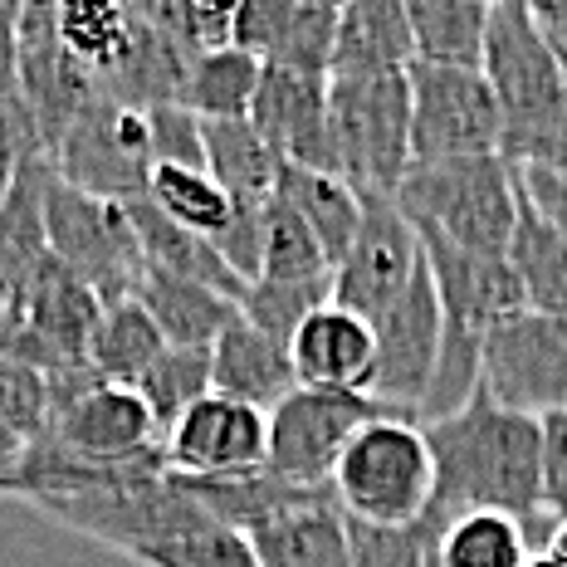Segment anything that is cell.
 <instances>
[{"label":"cell","mask_w":567,"mask_h":567,"mask_svg":"<svg viewBox=\"0 0 567 567\" xmlns=\"http://www.w3.org/2000/svg\"><path fill=\"white\" fill-rule=\"evenodd\" d=\"M435 465L431 514H509L534 524L543 514V421L494 406L484 392L455 416L425 421Z\"/></svg>","instance_id":"obj_1"},{"label":"cell","mask_w":567,"mask_h":567,"mask_svg":"<svg viewBox=\"0 0 567 567\" xmlns=\"http://www.w3.org/2000/svg\"><path fill=\"white\" fill-rule=\"evenodd\" d=\"M480 74L499 103V157L509 167L567 172V84L528 0L489 6Z\"/></svg>","instance_id":"obj_2"},{"label":"cell","mask_w":567,"mask_h":567,"mask_svg":"<svg viewBox=\"0 0 567 567\" xmlns=\"http://www.w3.org/2000/svg\"><path fill=\"white\" fill-rule=\"evenodd\" d=\"M396 206L416 230L441 235L455 250L504 259L514 240L518 182L499 152L494 157L431 162V167L406 172V182L396 186Z\"/></svg>","instance_id":"obj_3"},{"label":"cell","mask_w":567,"mask_h":567,"mask_svg":"<svg viewBox=\"0 0 567 567\" xmlns=\"http://www.w3.org/2000/svg\"><path fill=\"white\" fill-rule=\"evenodd\" d=\"M435 494V465L425 445V425L411 416L368 421L348 441L338 470H333V499L342 518L372 528H406L431 514Z\"/></svg>","instance_id":"obj_4"},{"label":"cell","mask_w":567,"mask_h":567,"mask_svg":"<svg viewBox=\"0 0 567 567\" xmlns=\"http://www.w3.org/2000/svg\"><path fill=\"white\" fill-rule=\"evenodd\" d=\"M328 142H333V176H342L352 192L396 196L411 172L406 74L328 79Z\"/></svg>","instance_id":"obj_5"},{"label":"cell","mask_w":567,"mask_h":567,"mask_svg":"<svg viewBox=\"0 0 567 567\" xmlns=\"http://www.w3.org/2000/svg\"><path fill=\"white\" fill-rule=\"evenodd\" d=\"M44 230H50V255L69 275H79L93 293L109 303H123L142 284V250L127 206L103 196H89L79 186L59 182L50 167V186H44Z\"/></svg>","instance_id":"obj_6"},{"label":"cell","mask_w":567,"mask_h":567,"mask_svg":"<svg viewBox=\"0 0 567 567\" xmlns=\"http://www.w3.org/2000/svg\"><path fill=\"white\" fill-rule=\"evenodd\" d=\"M386 416L382 401L368 392H333V386H293L289 396L269 411V451L265 465L279 480L303 484V489H328L348 441L368 421Z\"/></svg>","instance_id":"obj_7"},{"label":"cell","mask_w":567,"mask_h":567,"mask_svg":"<svg viewBox=\"0 0 567 567\" xmlns=\"http://www.w3.org/2000/svg\"><path fill=\"white\" fill-rule=\"evenodd\" d=\"M411 167L455 157H494L504 137L499 103L480 69H441L411 64Z\"/></svg>","instance_id":"obj_8"},{"label":"cell","mask_w":567,"mask_h":567,"mask_svg":"<svg viewBox=\"0 0 567 567\" xmlns=\"http://www.w3.org/2000/svg\"><path fill=\"white\" fill-rule=\"evenodd\" d=\"M50 167L59 182L79 186L89 196L133 206L152 186V137H147V113L123 109L113 99H99L93 109L54 142Z\"/></svg>","instance_id":"obj_9"},{"label":"cell","mask_w":567,"mask_h":567,"mask_svg":"<svg viewBox=\"0 0 567 567\" xmlns=\"http://www.w3.org/2000/svg\"><path fill=\"white\" fill-rule=\"evenodd\" d=\"M480 392L504 411L558 416L567 411V313H514L484 342Z\"/></svg>","instance_id":"obj_10"},{"label":"cell","mask_w":567,"mask_h":567,"mask_svg":"<svg viewBox=\"0 0 567 567\" xmlns=\"http://www.w3.org/2000/svg\"><path fill=\"white\" fill-rule=\"evenodd\" d=\"M358 196H362V220L348 255L333 269V303L358 313L362 323H377L421 269V235L401 216L396 196H377V192H358Z\"/></svg>","instance_id":"obj_11"},{"label":"cell","mask_w":567,"mask_h":567,"mask_svg":"<svg viewBox=\"0 0 567 567\" xmlns=\"http://www.w3.org/2000/svg\"><path fill=\"white\" fill-rule=\"evenodd\" d=\"M372 338H377V372L368 396L382 401L396 416L421 421V406L435 382V362H441V303H435L425 259L406 289H401V299L372 323Z\"/></svg>","instance_id":"obj_12"},{"label":"cell","mask_w":567,"mask_h":567,"mask_svg":"<svg viewBox=\"0 0 567 567\" xmlns=\"http://www.w3.org/2000/svg\"><path fill=\"white\" fill-rule=\"evenodd\" d=\"M16 50H20V84H25L30 113L40 123L44 152L103 99V84L89 64L64 50L54 25V6H20L16 10Z\"/></svg>","instance_id":"obj_13"},{"label":"cell","mask_w":567,"mask_h":567,"mask_svg":"<svg viewBox=\"0 0 567 567\" xmlns=\"http://www.w3.org/2000/svg\"><path fill=\"white\" fill-rule=\"evenodd\" d=\"M269 421L265 411H250L226 396H200L182 421L162 435L167 470L182 480H230L265 470Z\"/></svg>","instance_id":"obj_14"},{"label":"cell","mask_w":567,"mask_h":567,"mask_svg":"<svg viewBox=\"0 0 567 567\" xmlns=\"http://www.w3.org/2000/svg\"><path fill=\"white\" fill-rule=\"evenodd\" d=\"M338 40L333 0H240L235 6L230 44L269 69L328 79Z\"/></svg>","instance_id":"obj_15"},{"label":"cell","mask_w":567,"mask_h":567,"mask_svg":"<svg viewBox=\"0 0 567 567\" xmlns=\"http://www.w3.org/2000/svg\"><path fill=\"white\" fill-rule=\"evenodd\" d=\"M50 441L89 465H133V460L162 451V431L152 421L137 386L93 382L84 396H74L50 425Z\"/></svg>","instance_id":"obj_16"},{"label":"cell","mask_w":567,"mask_h":567,"mask_svg":"<svg viewBox=\"0 0 567 567\" xmlns=\"http://www.w3.org/2000/svg\"><path fill=\"white\" fill-rule=\"evenodd\" d=\"M255 133L279 152L284 167L333 172V142H328V79L269 69L259 74L250 103Z\"/></svg>","instance_id":"obj_17"},{"label":"cell","mask_w":567,"mask_h":567,"mask_svg":"<svg viewBox=\"0 0 567 567\" xmlns=\"http://www.w3.org/2000/svg\"><path fill=\"white\" fill-rule=\"evenodd\" d=\"M0 313H16L44 342V352H50L59 368H74V362H89V342L99 333L103 299L79 275H69L59 259H50L40 269V279Z\"/></svg>","instance_id":"obj_18"},{"label":"cell","mask_w":567,"mask_h":567,"mask_svg":"<svg viewBox=\"0 0 567 567\" xmlns=\"http://www.w3.org/2000/svg\"><path fill=\"white\" fill-rule=\"evenodd\" d=\"M289 362L299 386H333V392H368L377 372V338L372 323L358 313L323 303L309 323L293 333Z\"/></svg>","instance_id":"obj_19"},{"label":"cell","mask_w":567,"mask_h":567,"mask_svg":"<svg viewBox=\"0 0 567 567\" xmlns=\"http://www.w3.org/2000/svg\"><path fill=\"white\" fill-rule=\"evenodd\" d=\"M416 64L411 50L406 0H352L338 6V40L328 79H382L406 74Z\"/></svg>","instance_id":"obj_20"},{"label":"cell","mask_w":567,"mask_h":567,"mask_svg":"<svg viewBox=\"0 0 567 567\" xmlns=\"http://www.w3.org/2000/svg\"><path fill=\"white\" fill-rule=\"evenodd\" d=\"M44 186H50V157H34L0 192V309L16 303L54 259L44 230Z\"/></svg>","instance_id":"obj_21"},{"label":"cell","mask_w":567,"mask_h":567,"mask_svg":"<svg viewBox=\"0 0 567 567\" xmlns=\"http://www.w3.org/2000/svg\"><path fill=\"white\" fill-rule=\"evenodd\" d=\"M299 386L289 352L275 348L265 333H255L240 313L226 323V333L210 342V392L240 401L250 411H275Z\"/></svg>","instance_id":"obj_22"},{"label":"cell","mask_w":567,"mask_h":567,"mask_svg":"<svg viewBox=\"0 0 567 567\" xmlns=\"http://www.w3.org/2000/svg\"><path fill=\"white\" fill-rule=\"evenodd\" d=\"M127 558L142 567H259L250 538L216 524V518L182 489V480H176V504L157 524V534L147 543H137Z\"/></svg>","instance_id":"obj_23"},{"label":"cell","mask_w":567,"mask_h":567,"mask_svg":"<svg viewBox=\"0 0 567 567\" xmlns=\"http://www.w3.org/2000/svg\"><path fill=\"white\" fill-rule=\"evenodd\" d=\"M186 69H192V59L176 50L157 25H147L133 6L127 50L117 54V64L99 84H103V99L123 103V109H137V113H152V109H167V103H182Z\"/></svg>","instance_id":"obj_24"},{"label":"cell","mask_w":567,"mask_h":567,"mask_svg":"<svg viewBox=\"0 0 567 567\" xmlns=\"http://www.w3.org/2000/svg\"><path fill=\"white\" fill-rule=\"evenodd\" d=\"M133 299L147 309V318L157 323V333L167 348H210L226 323L240 309L226 293L206 289V284H192V279H172V275H157V269H142V284Z\"/></svg>","instance_id":"obj_25"},{"label":"cell","mask_w":567,"mask_h":567,"mask_svg":"<svg viewBox=\"0 0 567 567\" xmlns=\"http://www.w3.org/2000/svg\"><path fill=\"white\" fill-rule=\"evenodd\" d=\"M127 220H133L137 250H142V265H147V269L172 275V279L206 284V289L226 293V299H240L245 284L226 269V259L216 255V245L200 240V235H192V230H182L176 220H167L147 196L127 206Z\"/></svg>","instance_id":"obj_26"},{"label":"cell","mask_w":567,"mask_h":567,"mask_svg":"<svg viewBox=\"0 0 567 567\" xmlns=\"http://www.w3.org/2000/svg\"><path fill=\"white\" fill-rule=\"evenodd\" d=\"M245 538H250L259 567H352L348 518H342L338 499L293 509Z\"/></svg>","instance_id":"obj_27"},{"label":"cell","mask_w":567,"mask_h":567,"mask_svg":"<svg viewBox=\"0 0 567 567\" xmlns=\"http://www.w3.org/2000/svg\"><path fill=\"white\" fill-rule=\"evenodd\" d=\"M504 265H509L528 313H567V240L528 206L524 192H518L514 240L504 250Z\"/></svg>","instance_id":"obj_28"},{"label":"cell","mask_w":567,"mask_h":567,"mask_svg":"<svg viewBox=\"0 0 567 567\" xmlns=\"http://www.w3.org/2000/svg\"><path fill=\"white\" fill-rule=\"evenodd\" d=\"M200 147H206V176L230 200H269L279 186V152L255 133L250 117H226V123H200Z\"/></svg>","instance_id":"obj_29"},{"label":"cell","mask_w":567,"mask_h":567,"mask_svg":"<svg viewBox=\"0 0 567 567\" xmlns=\"http://www.w3.org/2000/svg\"><path fill=\"white\" fill-rule=\"evenodd\" d=\"M411 50L416 64L441 69H480L489 6L484 0H406Z\"/></svg>","instance_id":"obj_30"},{"label":"cell","mask_w":567,"mask_h":567,"mask_svg":"<svg viewBox=\"0 0 567 567\" xmlns=\"http://www.w3.org/2000/svg\"><path fill=\"white\" fill-rule=\"evenodd\" d=\"M275 192L289 200L293 210H299L303 226L313 230V240L323 245L328 265L338 269V259L348 255L352 235H358L362 196L352 192V186L342 182V176H333V172H303V167H284Z\"/></svg>","instance_id":"obj_31"},{"label":"cell","mask_w":567,"mask_h":567,"mask_svg":"<svg viewBox=\"0 0 567 567\" xmlns=\"http://www.w3.org/2000/svg\"><path fill=\"white\" fill-rule=\"evenodd\" d=\"M16 0H0V192L16 182V172L34 157H50L40 123L30 113L25 84H20V50H16Z\"/></svg>","instance_id":"obj_32"},{"label":"cell","mask_w":567,"mask_h":567,"mask_svg":"<svg viewBox=\"0 0 567 567\" xmlns=\"http://www.w3.org/2000/svg\"><path fill=\"white\" fill-rule=\"evenodd\" d=\"M259 74H265V64L250 59L245 50H235V44H226V50H216V54H200V59H192V69H186L182 109L196 113L200 123L250 117Z\"/></svg>","instance_id":"obj_33"},{"label":"cell","mask_w":567,"mask_h":567,"mask_svg":"<svg viewBox=\"0 0 567 567\" xmlns=\"http://www.w3.org/2000/svg\"><path fill=\"white\" fill-rule=\"evenodd\" d=\"M162 333L157 323L147 318L137 299H123V303H109L99 318V333L89 342V368L103 377V382H123V386H137V377L162 358Z\"/></svg>","instance_id":"obj_34"},{"label":"cell","mask_w":567,"mask_h":567,"mask_svg":"<svg viewBox=\"0 0 567 567\" xmlns=\"http://www.w3.org/2000/svg\"><path fill=\"white\" fill-rule=\"evenodd\" d=\"M528 528L509 514H455L435 538V567H528Z\"/></svg>","instance_id":"obj_35"},{"label":"cell","mask_w":567,"mask_h":567,"mask_svg":"<svg viewBox=\"0 0 567 567\" xmlns=\"http://www.w3.org/2000/svg\"><path fill=\"white\" fill-rule=\"evenodd\" d=\"M323 303H333V279H303V284L255 279L240 289L235 309H240V318L255 328V333H265L275 348L289 352L293 333H299Z\"/></svg>","instance_id":"obj_36"},{"label":"cell","mask_w":567,"mask_h":567,"mask_svg":"<svg viewBox=\"0 0 567 567\" xmlns=\"http://www.w3.org/2000/svg\"><path fill=\"white\" fill-rule=\"evenodd\" d=\"M137 396L167 435L200 396H210V348H162V358L137 377Z\"/></svg>","instance_id":"obj_37"},{"label":"cell","mask_w":567,"mask_h":567,"mask_svg":"<svg viewBox=\"0 0 567 567\" xmlns=\"http://www.w3.org/2000/svg\"><path fill=\"white\" fill-rule=\"evenodd\" d=\"M54 25H59L64 50L103 79L117 64V54L127 50V34H133V6L69 0V6H54Z\"/></svg>","instance_id":"obj_38"},{"label":"cell","mask_w":567,"mask_h":567,"mask_svg":"<svg viewBox=\"0 0 567 567\" xmlns=\"http://www.w3.org/2000/svg\"><path fill=\"white\" fill-rule=\"evenodd\" d=\"M147 200L162 210L167 220H176L182 230L216 240L230 226V196L210 182L206 172H182V167H152Z\"/></svg>","instance_id":"obj_39"},{"label":"cell","mask_w":567,"mask_h":567,"mask_svg":"<svg viewBox=\"0 0 567 567\" xmlns=\"http://www.w3.org/2000/svg\"><path fill=\"white\" fill-rule=\"evenodd\" d=\"M259 279H279V284L333 279V265H328L323 245L313 240L303 216L279 192L265 200V265H259Z\"/></svg>","instance_id":"obj_40"},{"label":"cell","mask_w":567,"mask_h":567,"mask_svg":"<svg viewBox=\"0 0 567 567\" xmlns=\"http://www.w3.org/2000/svg\"><path fill=\"white\" fill-rule=\"evenodd\" d=\"M137 16L157 25L186 59L226 50L235 25V6H220V0H157V6H137Z\"/></svg>","instance_id":"obj_41"},{"label":"cell","mask_w":567,"mask_h":567,"mask_svg":"<svg viewBox=\"0 0 567 567\" xmlns=\"http://www.w3.org/2000/svg\"><path fill=\"white\" fill-rule=\"evenodd\" d=\"M441 514H425L406 528H372L348 518V548L352 567H435V538H441Z\"/></svg>","instance_id":"obj_42"},{"label":"cell","mask_w":567,"mask_h":567,"mask_svg":"<svg viewBox=\"0 0 567 567\" xmlns=\"http://www.w3.org/2000/svg\"><path fill=\"white\" fill-rule=\"evenodd\" d=\"M0 421H6L25 445L50 441V425H54L50 377L40 368H25V362L0 358Z\"/></svg>","instance_id":"obj_43"},{"label":"cell","mask_w":567,"mask_h":567,"mask_svg":"<svg viewBox=\"0 0 567 567\" xmlns=\"http://www.w3.org/2000/svg\"><path fill=\"white\" fill-rule=\"evenodd\" d=\"M147 137H152V162L157 167H182V172H206V147H200V117L186 113L182 103L147 113Z\"/></svg>","instance_id":"obj_44"},{"label":"cell","mask_w":567,"mask_h":567,"mask_svg":"<svg viewBox=\"0 0 567 567\" xmlns=\"http://www.w3.org/2000/svg\"><path fill=\"white\" fill-rule=\"evenodd\" d=\"M543 514L567 518V411L543 416Z\"/></svg>","instance_id":"obj_45"},{"label":"cell","mask_w":567,"mask_h":567,"mask_svg":"<svg viewBox=\"0 0 567 567\" xmlns=\"http://www.w3.org/2000/svg\"><path fill=\"white\" fill-rule=\"evenodd\" d=\"M20 460H25V441H20V435L0 421V499H6V489H10V480H16Z\"/></svg>","instance_id":"obj_46"},{"label":"cell","mask_w":567,"mask_h":567,"mask_svg":"<svg viewBox=\"0 0 567 567\" xmlns=\"http://www.w3.org/2000/svg\"><path fill=\"white\" fill-rule=\"evenodd\" d=\"M534 20H538L543 40L558 54H567V6H534Z\"/></svg>","instance_id":"obj_47"},{"label":"cell","mask_w":567,"mask_h":567,"mask_svg":"<svg viewBox=\"0 0 567 567\" xmlns=\"http://www.w3.org/2000/svg\"><path fill=\"white\" fill-rule=\"evenodd\" d=\"M543 553L558 567H567V518H553V528L543 534Z\"/></svg>","instance_id":"obj_48"},{"label":"cell","mask_w":567,"mask_h":567,"mask_svg":"<svg viewBox=\"0 0 567 567\" xmlns=\"http://www.w3.org/2000/svg\"><path fill=\"white\" fill-rule=\"evenodd\" d=\"M528 567H558V563H553L548 553H534V558H528Z\"/></svg>","instance_id":"obj_49"},{"label":"cell","mask_w":567,"mask_h":567,"mask_svg":"<svg viewBox=\"0 0 567 567\" xmlns=\"http://www.w3.org/2000/svg\"><path fill=\"white\" fill-rule=\"evenodd\" d=\"M558 64H563V84H567V54H558Z\"/></svg>","instance_id":"obj_50"}]
</instances>
